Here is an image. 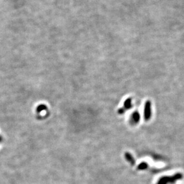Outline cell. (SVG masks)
Here are the masks:
<instances>
[{
    "instance_id": "6da1fadb",
    "label": "cell",
    "mask_w": 184,
    "mask_h": 184,
    "mask_svg": "<svg viewBox=\"0 0 184 184\" xmlns=\"http://www.w3.org/2000/svg\"><path fill=\"white\" fill-rule=\"evenodd\" d=\"M183 177V175L182 174H176L173 176H164L162 178L160 179V180L158 181L157 182V184H167V183H175L176 181L181 179Z\"/></svg>"
},
{
    "instance_id": "7a4b0ae2",
    "label": "cell",
    "mask_w": 184,
    "mask_h": 184,
    "mask_svg": "<svg viewBox=\"0 0 184 184\" xmlns=\"http://www.w3.org/2000/svg\"><path fill=\"white\" fill-rule=\"evenodd\" d=\"M151 115V102L150 101H147L145 105L144 109V118L146 121H148L150 119Z\"/></svg>"
},
{
    "instance_id": "3957f363",
    "label": "cell",
    "mask_w": 184,
    "mask_h": 184,
    "mask_svg": "<svg viewBox=\"0 0 184 184\" xmlns=\"http://www.w3.org/2000/svg\"><path fill=\"white\" fill-rule=\"evenodd\" d=\"M140 120V115L138 111L134 112L132 115L131 121H132L133 124H137L139 122Z\"/></svg>"
},
{
    "instance_id": "277c9868",
    "label": "cell",
    "mask_w": 184,
    "mask_h": 184,
    "mask_svg": "<svg viewBox=\"0 0 184 184\" xmlns=\"http://www.w3.org/2000/svg\"><path fill=\"white\" fill-rule=\"evenodd\" d=\"M125 157L126 158V160L131 164V165H134L135 163V160L133 157V156L129 153H125Z\"/></svg>"
},
{
    "instance_id": "5b68a950",
    "label": "cell",
    "mask_w": 184,
    "mask_h": 184,
    "mask_svg": "<svg viewBox=\"0 0 184 184\" xmlns=\"http://www.w3.org/2000/svg\"><path fill=\"white\" fill-rule=\"evenodd\" d=\"M132 107V103H131V98H128L127 99L124 103V109H129L130 108H131Z\"/></svg>"
},
{
    "instance_id": "8992f818",
    "label": "cell",
    "mask_w": 184,
    "mask_h": 184,
    "mask_svg": "<svg viewBox=\"0 0 184 184\" xmlns=\"http://www.w3.org/2000/svg\"><path fill=\"white\" fill-rule=\"evenodd\" d=\"M147 167H148V164L145 163V162L140 163L138 166V170H144V169H147Z\"/></svg>"
},
{
    "instance_id": "52a82bcc",
    "label": "cell",
    "mask_w": 184,
    "mask_h": 184,
    "mask_svg": "<svg viewBox=\"0 0 184 184\" xmlns=\"http://www.w3.org/2000/svg\"><path fill=\"white\" fill-rule=\"evenodd\" d=\"M125 109L124 108H122L118 110V113L119 114H123L125 113Z\"/></svg>"
}]
</instances>
